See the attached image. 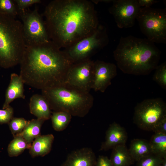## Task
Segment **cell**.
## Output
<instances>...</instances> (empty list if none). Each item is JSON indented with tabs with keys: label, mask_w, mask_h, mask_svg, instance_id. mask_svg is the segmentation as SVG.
Segmentation results:
<instances>
[{
	"label": "cell",
	"mask_w": 166,
	"mask_h": 166,
	"mask_svg": "<svg viewBox=\"0 0 166 166\" xmlns=\"http://www.w3.org/2000/svg\"><path fill=\"white\" fill-rule=\"evenodd\" d=\"M51 41L67 48L93 33L99 25L94 3L86 0H53L43 14Z\"/></svg>",
	"instance_id": "cell-1"
},
{
	"label": "cell",
	"mask_w": 166,
	"mask_h": 166,
	"mask_svg": "<svg viewBox=\"0 0 166 166\" xmlns=\"http://www.w3.org/2000/svg\"><path fill=\"white\" fill-rule=\"evenodd\" d=\"M73 63L64 49L50 40L26 46L19 75L24 84L42 90L65 83Z\"/></svg>",
	"instance_id": "cell-2"
},
{
	"label": "cell",
	"mask_w": 166,
	"mask_h": 166,
	"mask_svg": "<svg viewBox=\"0 0 166 166\" xmlns=\"http://www.w3.org/2000/svg\"><path fill=\"white\" fill-rule=\"evenodd\" d=\"M161 51L146 38L121 37L113 52L117 67L124 73L146 75L158 65Z\"/></svg>",
	"instance_id": "cell-3"
},
{
	"label": "cell",
	"mask_w": 166,
	"mask_h": 166,
	"mask_svg": "<svg viewBox=\"0 0 166 166\" xmlns=\"http://www.w3.org/2000/svg\"><path fill=\"white\" fill-rule=\"evenodd\" d=\"M51 110L64 111L72 116H85L93 105L94 98L85 91L65 82L42 90Z\"/></svg>",
	"instance_id": "cell-4"
},
{
	"label": "cell",
	"mask_w": 166,
	"mask_h": 166,
	"mask_svg": "<svg viewBox=\"0 0 166 166\" xmlns=\"http://www.w3.org/2000/svg\"><path fill=\"white\" fill-rule=\"evenodd\" d=\"M26 47L22 22L0 13V66L8 69L20 64Z\"/></svg>",
	"instance_id": "cell-5"
},
{
	"label": "cell",
	"mask_w": 166,
	"mask_h": 166,
	"mask_svg": "<svg viewBox=\"0 0 166 166\" xmlns=\"http://www.w3.org/2000/svg\"><path fill=\"white\" fill-rule=\"evenodd\" d=\"M136 19L142 33L150 41L166 43V9L140 7Z\"/></svg>",
	"instance_id": "cell-6"
},
{
	"label": "cell",
	"mask_w": 166,
	"mask_h": 166,
	"mask_svg": "<svg viewBox=\"0 0 166 166\" xmlns=\"http://www.w3.org/2000/svg\"><path fill=\"white\" fill-rule=\"evenodd\" d=\"M166 117V104L161 98L148 99L137 104L134 108L133 122L144 130L153 131Z\"/></svg>",
	"instance_id": "cell-7"
},
{
	"label": "cell",
	"mask_w": 166,
	"mask_h": 166,
	"mask_svg": "<svg viewBox=\"0 0 166 166\" xmlns=\"http://www.w3.org/2000/svg\"><path fill=\"white\" fill-rule=\"evenodd\" d=\"M109 42L106 28L99 24L92 34L64 50L74 63L90 59V57Z\"/></svg>",
	"instance_id": "cell-8"
},
{
	"label": "cell",
	"mask_w": 166,
	"mask_h": 166,
	"mask_svg": "<svg viewBox=\"0 0 166 166\" xmlns=\"http://www.w3.org/2000/svg\"><path fill=\"white\" fill-rule=\"evenodd\" d=\"M21 20L23 37L26 46L48 42L50 40L44 20L35 7L18 13Z\"/></svg>",
	"instance_id": "cell-9"
},
{
	"label": "cell",
	"mask_w": 166,
	"mask_h": 166,
	"mask_svg": "<svg viewBox=\"0 0 166 166\" xmlns=\"http://www.w3.org/2000/svg\"><path fill=\"white\" fill-rule=\"evenodd\" d=\"M94 61L90 59L74 63L69 68L65 82L85 91L92 89Z\"/></svg>",
	"instance_id": "cell-10"
},
{
	"label": "cell",
	"mask_w": 166,
	"mask_h": 166,
	"mask_svg": "<svg viewBox=\"0 0 166 166\" xmlns=\"http://www.w3.org/2000/svg\"><path fill=\"white\" fill-rule=\"evenodd\" d=\"M109 11L120 28L134 26L140 7L138 0H113Z\"/></svg>",
	"instance_id": "cell-11"
},
{
	"label": "cell",
	"mask_w": 166,
	"mask_h": 166,
	"mask_svg": "<svg viewBox=\"0 0 166 166\" xmlns=\"http://www.w3.org/2000/svg\"><path fill=\"white\" fill-rule=\"evenodd\" d=\"M117 75V67L113 63L97 60L94 61L92 89L104 92Z\"/></svg>",
	"instance_id": "cell-12"
},
{
	"label": "cell",
	"mask_w": 166,
	"mask_h": 166,
	"mask_svg": "<svg viewBox=\"0 0 166 166\" xmlns=\"http://www.w3.org/2000/svg\"><path fill=\"white\" fill-rule=\"evenodd\" d=\"M128 138L125 129L116 122L109 126L106 132L105 141L101 144L100 151H107L118 145H125Z\"/></svg>",
	"instance_id": "cell-13"
},
{
	"label": "cell",
	"mask_w": 166,
	"mask_h": 166,
	"mask_svg": "<svg viewBox=\"0 0 166 166\" xmlns=\"http://www.w3.org/2000/svg\"><path fill=\"white\" fill-rule=\"evenodd\" d=\"M96 160L92 149L85 147L74 150L69 154L61 166H94Z\"/></svg>",
	"instance_id": "cell-14"
},
{
	"label": "cell",
	"mask_w": 166,
	"mask_h": 166,
	"mask_svg": "<svg viewBox=\"0 0 166 166\" xmlns=\"http://www.w3.org/2000/svg\"><path fill=\"white\" fill-rule=\"evenodd\" d=\"M24 82L21 77L18 74L13 73L10 75V84L6 90L5 100L2 109L7 108L10 104L17 98L24 99Z\"/></svg>",
	"instance_id": "cell-15"
},
{
	"label": "cell",
	"mask_w": 166,
	"mask_h": 166,
	"mask_svg": "<svg viewBox=\"0 0 166 166\" xmlns=\"http://www.w3.org/2000/svg\"><path fill=\"white\" fill-rule=\"evenodd\" d=\"M30 113L37 119L46 121L49 119L52 114L51 110L48 101L42 95H33L30 99Z\"/></svg>",
	"instance_id": "cell-16"
},
{
	"label": "cell",
	"mask_w": 166,
	"mask_h": 166,
	"mask_svg": "<svg viewBox=\"0 0 166 166\" xmlns=\"http://www.w3.org/2000/svg\"><path fill=\"white\" fill-rule=\"evenodd\" d=\"M54 137L52 134L40 135L33 142L29 148V153L32 157L43 156L50 152Z\"/></svg>",
	"instance_id": "cell-17"
},
{
	"label": "cell",
	"mask_w": 166,
	"mask_h": 166,
	"mask_svg": "<svg viewBox=\"0 0 166 166\" xmlns=\"http://www.w3.org/2000/svg\"><path fill=\"white\" fill-rule=\"evenodd\" d=\"M109 159L112 166H130L135 161L125 145L113 148Z\"/></svg>",
	"instance_id": "cell-18"
},
{
	"label": "cell",
	"mask_w": 166,
	"mask_h": 166,
	"mask_svg": "<svg viewBox=\"0 0 166 166\" xmlns=\"http://www.w3.org/2000/svg\"><path fill=\"white\" fill-rule=\"evenodd\" d=\"M128 150L132 158L137 162L153 153L149 141L143 139H135L132 140Z\"/></svg>",
	"instance_id": "cell-19"
},
{
	"label": "cell",
	"mask_w": 166,
	"mask_h": 166,
	"mask_svg": "<svg viewBox=\"0 0 166 166\" xmlns=\"http://www.w3.org/2000/svg\"><path fill=\"white\" fill-rule=\"evenodd\" d=\"M44 121L43 120L37 118L29 121L27 125L23 131L16 135L21 136L28 143L31 144L34 139L41 135V128Z\"/></svg>",
	"instance_id": "cell-20"
},
{
	"label": "cell",
	"mask_w": 166,
	"mask_h": 166,
	"mask_svg": "<svg viewBox=\"0 0 166 166\" xmlns=\"http://www.w3.org/2000/svg\"><path fill=\"white\" fill-rule=\"evenodd\" d=\"M149 142L153 153L166 158V134L155 133Z\"/></svg>",
	"instance_id": "cell-21"
},
{
	"label": "cell",
	"mask_w": 166,
	"mask_h": 166,
	"mask_svg": "<svg viewBox=\"0 0 166 166\" xmlns=\"http://www.w3.org/2000/svg\"><path fill=\"white\" fill-rule=\"evenodd\" d=\"M72 116L64 111H54L51 117L53 129L56 131H61L65 129L70 123Z\"/></svg>",
	"instance_id": "cell-22"
},
{
	"label": "cell",
	"mask_w": 166,
	"mask_h": 166,
	"mask_svg": "<svg viewBox=\"0 0 166 166\" xmlns=\"http://www.w3.org/2000/svg\"><path fill=\"white\" fill-rule=\"evenodd\" d=\"M14 137L9 144L7 149L8 155L11 157L18 156L26 149H29L31 145L19 135H16Z\"/></svg>",
	"instance_id": "cell-23"
},
{
	"label": "cell",
	"mask_w": 166,
	"mask_h": 166,
	"mask_svg": "<svg viewBox=\"0 0 166 166\" xmlns=\"http://www.w3.org/2000/svg\"><path fill=\"white\" fill-rule=\"evenodd\" d=\"M0 13L16 18L18 13L14 0H0Z\"/></svg>",
	"instance_id": "cell-24"
},
{
	"label": "cell",
	"mask_w": 166,
	"mask_h": 166,
	"mask_svg": "<svg viewBox=\"0 0 166 166\" xmlns=\"http://www.w3.org/2000/svg\"><path fill=\"white\" fill-rule=\"evenodd\" d=\"M153 80L162 88L166 90V62L158 65L155 69Z\"/></svg>",
	"instance_id": "cell-25"
},
{
	"label": "cell",
	"mask_w": 166,
	"mask_h": 166,
	"mask_svg": "<svg viewBox=\"0 0 166 166\" xmlns=\"http://www.w3.org/2000/svg\"><path fill=\"white\" fill-rule=\"evenodd\" d=\"M29 122L24 118L22 117H13L8 123L12 134L14 136L21 132Z\"/></svg>",
	"instance_id": "cell-26"
},
{
	"label": "cell",
	"mask_w": 166,
	"mask_h": 166,
	"mask_svg": "<svg viewBox=\"0 0 166 166\" xmlns=\"http://www.w3.org/2000/svg\"><path fill=\"white\" fill-rule=\"evenodd\" d=\"M163 158L159 155L152 153L138 161L137 166H159L161 164Z\"/></svg>",
	"instance_id": "cell-27"
},
{
	"label": "cell",
	"mask_w": 166,
	"mask_h": 166,
	"mask_svg": "<svg viewBox=\"0 0 166 166\" xmlns=\"http://www.w3.org/2000/svg\"><path fill=\"white\" fill-rule=\"evenodd\" d=\"M14 110L9 105L5 109H0V124H8L13 117Z\"/></svg>",
	"instance_id": "cell-28"
},
{
	"label": "cell",
	"mask_w": 166,
	"mask_h": 166,
	"mask_svg": "<svg viewBox=\"0 0 166 166\" xmlns=\"http://www.w3.org/2000/svg\"><path fill=\"white\" fill-rule=\"evenodd\" d=\"M14 1L18 10V13L25 10L34 4L42 2L40 0H14Z\"/></svg>",
	"instance_id": "cell-29"
},
{
	"label": "cell",
	"mask_w": 166,
	"mask_h": 166,
	"mask_svg": "<svg viewBox=\"0 0 166 166\" xmlns=\"http://www.w3.org/2000/svg\"><path fill=\"white\" fill-rule=\"evenodd\" d=\"M153 131L155 133L166 134V117L163 118L158 123Z\"/></svg>",
	"instance_id": "cell-30"
},
{
	"label": "cell",
	"mask_w": 166,
	"mask_h": 166,
	"mask_svg": "<svg viewBox=\"0 0 166 166\" xmlns=\"http://www.w3.org/2000/svg\"><path fill=\"white\" fill-rule=\"evenodd\" d=\"M95 166H112L110 159L107 156H99L96 160Z\"/></svg>",
	"instance_id": "cell-31"
},
{
	"label": "cell",
	"mask_w": 166,
	"mask_h": 166,
	"mask_svg": "<svg viewBox=\"0 0 166 166\" xmlns=\"http://www.w3.org/2000/svg\"><path fill=\"white\" fill-rule=\"evenodd\" d=\"M159 2V1L155 0H138V4L140 7H151L152 5Z\"/></svg>",
	"instance_id": "cell-32"
},
{
	"label": "cell",
	"mask_w": 166,
	"mask_h": 166,
	"mask_svg": "<svg viewBox=\"0 0 166 166\" xmlns=\"http://www.w3.org/2000/svg\"><path fill=\"white\" fill-rule=\"evenodd\" d=\"M93 3L97 4L99 2H103L105 3H110L113 2V0H92Z\"/></svg>",
	"instance_id": "cell-33"
},
{
	"label": "cell",
	"mask_w": 166,
	"mask_h": 166,
	"mask_svg": "<svg viewBox=\"0 0 166 166\" xmlns=\"http://www.w3.org/2000/svg\"><path fill=\"white\" fill-rule=\"evenodd\" d=\"M161 165L162 166H166V158H163Z\"/></svg>",
	"instance_id": "cell-34"
},
{
	"label": "cell",
	"mask_w": 166,
	"mask_h": 166,
	"mask_svg": "<svg viewBox=\"0 0 166 166\" xmlns=\"http://www.w3.org/2000/svg\"><path fill=\"white\" fill-rule=\"evenodd\" d=\"M159 166H162L161 165H159Z\"/></svg>",
	"instance_id": "cell-35"
}]
</instances>
